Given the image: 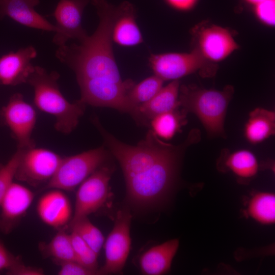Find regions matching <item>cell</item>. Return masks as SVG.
I'll use <instances>...</instances> for the list:
<instances>
[{
	"mask_svg": "<svg viewBox=\"0 0 275 275\" xmlns=\"http://www.w3.org/2000/svg\"><path fill=\"white\" fill-rule=\"evenodd\" d=\"M92 121L105 147L122 169L126 202L136 210L156 208L166 201L175 185L185 151L200 139L199 130L194 129L182 143L175 145L163 142L150 129L143 140L131 145L105 129L98 118Z\"/></svg>",
	"mask_w": 275,
	"mask_h": 275,
	"instance_id": "6da1fadb",
	"label": "cell"
},
{
	"mask_svg": "<svg viewBox=\"0 0 275 275\" xmlns=\"http://www.w3.org/2000/svg\"><path fill=\"white\" fill-rule=\"evenodd\" d=\"M99 17L98 25L79 44L58 46L56 57L75 73L86 105L106 107L132 114L127 93L135 84L122 80L113 49L112 27L117 6L106 0H91Z\"/></svg>",
	"mask_w": 275,
	"mask_h": 275,
	"instance_id": "7a4b0ae2",
	"label": "cell"
},
{
	"mask_svg": "<svg viewBox=\"0 0 275 275\" xmlns=\"http://www.w3.org/2000/svg\"><path fill=\"white\" fill-rule=\"evenodd\" d=\"M59 77L57 71L48 72L43 67L35 66L27 82L33 88L36 106L55 118L57 130L69 134L77 126L86 104L79 100L71 103L66 99L58 84Z\"/></svg>",
	"mask_w": 275,
	"mask_h": 275,
	"instance_id": "3957f363",
	"label": "cell"
},
{
	"mask_svg": "<svg viewBox=\"0 0 275 275\" xmlns=\"http://www.w3.org/2000/svg\"><path fill=\"white\" fill-rule=\"evenodd\" d=\"M233 92L230 85L222 91L182 85L179 89L180 107L186 113L195 114L209 136L224 137L225 118Z\"/></svg>",
	"mask_w": 275,
	"mask_h": 275,
	"instance_id": "277c9868",
	"label": "cell"
},
{
	"mask_svg": "<svg viewBox=\"0 0 275 275\" xmlns=\"http://www.w3.org/2000/svg\"><path fill=\"white\" fill-rule=\"evenodd\" d=\"M111 155L104 146L63 157L52 178L41 189L72 191L95 171L105 164Z\"/></svg>",
	"mask_w": 275,
	"mask_h": 275,
	"instance_id": "5b68a950",
	"label": "cell"
},
{
	"mask_svg": "<svg viewBox=\"0 0 275 275\" xmlns=\"http://www.w3.org/2000/svg\"><path fill=\"white\" fill-rule=\"evenodd\" d=\"M211 62L197 48L188 53L151 54L149 58L154 74L164 81L178 80L197 72L203 77L213 76L217 67Z\"/></svg>",
	"mask_w": 275,
	"mask_h": 275,
	"instance_id": "8992f818",
	"label": "cell"
},
{
	"mask_svg": "<svg viewBox=\"0 0 275 275\" xmlns=\"http://www.w3.org/2000/svg\"><path fill=\"white\" fill-rule=\"evenodd\" d=\"M114 169L104 164L95 171L80 185L76 194L74 214L70 222L95 212L111 197L109 181Z\"/></svg>",
	"mask_w": 275,
	"mask_h": 275,
	"instance_id": "52a82bcc",
	"label": "cell"
},
{
	"mask_svg": "<svg viewBox=\"0 0 275 275\" xmlns=\"http://www.w3.org/2000/svg\"><path fill=\"white\" fill-rule=\"evenodd\" d=\"M131 218L129 208L118 211L113 228L103 244L105 263L103 266L98 268L99 274L122 272L130 250Z\"/></svg>",
	"mask_w": 275,
	"mask_h": 275,
	"instance_id": "ba28073f",
	"label": "cell"
},
{
	"mask_svg": "<svg viewBox=\"0 0 275 275\" xmlns=\"http://www.w3.org/2000/svg\"><path fill=\"white\" fill-rule=\"evenodd\" d=\"M62 158L47 149L34 147L22 150L15 178L34 187L48 183L56 173Z\"/></svg>",
	"mask_w": 275,
	"mask_h": 275,
	"instance_id": "9c48e42d",
	"label": "cell"
},
{
	"mask_svg": "<svg viewBox=\"0 0 275 275\" xmlns=\"http://www.w3.org/2000/svg\"><path fill=\"white\" fill-rule=\"evenodd\" d=\"M1 114L3 122L16 140L18 149L35 147L32 134L36 123V112L33 106L24 100L22 94L13 95L2 109Z\"/></svg>",
	"mask_w": 275,
	"mask_h": 275,
	"instance_id": "30bf717a",
	"label": "cell"
},
{
	"mask_svg": "<svg viewBox=\"0 0 275 275\" xmlns=\"http://www.w3.org/2000/svg\"><path fill=\"white\" fill-rule=\"evenodd\" d=\"M91 0H60L51 15L56 20L57 31L52 41L58 46L68 41H80L88 35L82 28L81 19L85 8Z\"/></svg>",
	"mask_w": 275,
	"mask_h": 275,
	"instance_id": "8fae6325",
	"label": "cell"
},
{
	"mask_svg": "<svg viewBox=\"0 0 275 275\" xmlns=\"http://www.w3.org/2000/svg\"><path fill=\"white\" fill-rule=\"evenodd\" d=\"M35 195L26 187L13 182L10 184L0 205V230L11 233L25 215Z\"/></svg>",
	"mask_w": 275,
	"mask_h": 275,
	"instance_id": "7c38bea8",
	"label": "cell"
},
{
	"mask_svg": "<svg viewBox=\"0 0 275 275\" xmlns=\"http://www.w3.org/2000/svg\"><path fill=\"white\" fill-rule=\"evenodd\" d=\"M37 56L35 48L29 45L0 57V85L16 86L27 82L35 66L32 61Z\"/></svg>",
	"mask_w": 275,
	"mask_h": 275,
	"instance_id": "4fadbf2b",
	"label": "cell"
},
{
	"mask_svg": "<svg viewBox=\"0 0 275 275\" xmlns=\"http://www.w3.org/2000/svg\"><path fill=\"white\" fill-rule=\"evenodd\" d=\"M196 48L208 61L217 62L226 59L239 46L228 30L212 25L201 30Z\"/></svg>",
	"mask_w": 275,
	"mask_h": 275,
	"instance_id": "5bb4252c",
	"label": "cell"
},
{
	"mask_svg": "<svg viewBox=\"0 0 275 275\" xmlns=\"http://www.w3.org/2000/svg\"><path fill=\"white\" fill-rule=\"evenodd\" d=\"M39 3L40 0H0V20L8 17L28 28L56 33L55 25L36 11Z\"/></svg>",
	"mask_w": 275,
	"mask_h": 275,
	"instance_id": "9a60e30c",
	"label": "cell"
},
{
	"mask_svg": "<svg viewBox=\"0 0 275 275\" xmlns=\"http://www.w3.org/2000/svg\"><path fill=\"white\" fill-rule=\"evenodd\" d=\"M179 89V80H172L149 101L138 106L132 118L138 124L149 125L154 117L180 107Z\"/></svg>",
	"mask_w": 275,
	"mask_h": 275,
	"instance_id": "2e32d148",
	"label": "cell"
},
{
	"mask_svg": "<svg viewBox=\"0 0 275 275\" xmlns=\"http://www.w3.org/2000/svg\"><path fill=\"white\" fill-rule=\"evenodd\" d=\"M37 212L45 224L57 229L65 228L71 220L70 200L62 190L52 188L39 199Z\"/></svg>",
	"mask_w": 275,
	"mask_h": 275,
	"instance_id": "e0dca14e",
	"label": "cell"
},
{
	"mask_svg": "<svg viewBox=\"0 0 275 275\" xmlns=\"http://www.w3.org/2000/svg\"><path fill=\"white\" fill-rule=\"evenodd\" d=\"M135 18V10L130 3L124 2L117 6L112 31L113 42L124 47L133 46L143 42Z\"/></svg>",
	"mask_w": 275,
	"mask_h": 275,
	"instance_id": "ac0fdd59",
	"label": "cell"
},
{
	"mask_svg": "<svg viewBox=\"0 0 275 275\" xmlns=\"http://www.w3.org/2000/svg\"><path fill=\"white\" fill-rule=\"evenodd\" d=\"M179 245V240L173 239L147 250L139 259L142 273L146 275H161L168 272Z\"/></svg>",
	"mask_w": 275,
	"mask_h": 275,
	"instance_id": "d6986e66",
	"label": "cell"
},
{
	"mask_svg": "<svg viewBox=\"0 0 275 275\" xmlns=\"http://www.w3.org/2000/svg\"><path fill=\"white\" fill-rule=\"evenodd\" d=\"M275 114L264 108H257L249 114L244 127V135L251 143L257 144L274 134Z\"/></svg>",
	"mask_w": 275,
	"mask_h": 275,
	"instance_id": "ffe728a7",
	"label": "cell"
},
{
	"mask_svg": "<svg viewBox=\"0 0 275 275\" xmlns=\"http://www.w3.org/2000/svg\"><path fill=\"white\" fill-rule=\"evenodd\" d=\"M38 248L44 257L51 258L57 265L75 261L70 235L65 228L58 229V232L49 242H39Z\"/></svg>",
	"mask_w": 275,
	"mask_h": 275,
	"instance_id": "44dd1931",
	"label": "cell"
},
{
	"mask_svg": "<svg viewBox=\"0 0 275 275\" xmlns=\"http://www.w3.org/2000/svg\"><path fill=\"white\" fill-rule=\"evenodd\" d=\"M179 109L159 115L150 121L151 129L160 139H171L186 124L187 113Z\"/></svg>",
	"mask_w": 275,
	"mask_h": 275,
	"instance_id": "7402d4cb",
	"label": "cell"
},
{
	"mask_svg": "<svg viewBox=\"0 0 275 275\" xmlns=\"http://www.w3.org/2000/svg\"><path fill=\"white\" fill-rule=\"evenodd\" d=\"M227 154L223 156L225 167L240 179H251L256 175L259 164L252 152L243 149Z\"/></svg>",
	"mask_w": 275,
	"mask_h": 275,
	"instance_id": "603a6c76",
	"label": "cell"
},
{
	"mask_svg": "<svg viewBox=\"0 0 275 275\" xmlns=\"http://www.w3.org/2000/svg\"><path fill=\"white\" fill-rule=\"evenodd\" d=\"M246 213L257 222L264 225L275 221V196L268 192H259L250 199Z\"/></svg>",
	"mask_w": 275,
	"mask_h": 275,
	"instance_id": "cb8c5ba5",
	"label": "cell"
},
{
	"mask_svg": "<svg viewBox=\"0 0 275 275\" xmlns=\"http://www.w3.org/2000/svg\"><path fill=\"white\" fill-rule=\"evenodd\" d=\"M164 80L154 74L139 83L134 84L127 93V99L133 109L151 99L162 87Z\"/></svg>",
	"mask_w": 275,
	"mask_h": 275,
	"instance_id": "d4e9b609",
	"label": "cell"
},
{
	"mask_svg": "<svg viewBox=\"0 0 275 275\" xmlns=\"http://www.w3.org/2000/svg\"><path fill=\"white\" fill-rule=\"evenodd\" d=\"M71 231L75 232L97 254L103 245L104 237L88 216L69 223Z\"/></svg>",
	"mask_w": 275,
	"mask_h": 275,
	"instance_id": "484cf974",
	"label": "cell"
},
{
	"mask_svg": "<svg viewBox=\"0 0 275 275\" xmlns=\"http://www.w3.org/2000/svg\"><path fill=\"white\" fill-rule=\"evenodd\" d=\"M70 234L75 255V261L81 265L93 270H98V255L74 231Z\"/></svg>",
	"mask_w": 275,
	"mask_h": 275,
	"instance_id": "4316f807",
	"label": "cell"
},
{
	"mask_svg": "<svg viewBox=\"0 0 275 275\" xmlns=\"http://www.w3.org/2000/svg\"><path fill=\"white\" fill-rule=\"evenodd\" d=\"M22 153L17 149L5 165L0 169V205L9 187L15 178V174Z\"/></svg>",
	"mask_w": 275,
	"mask_h": 275,
	"instance_id": "83f0119b",
	"label": "cell"
},
{
	"mask_svg": "<svg viewBox=\"0 0 275 275\" xmlns=\"http://www.w3.org/2000/svg\"><path fill=\"white\" fill-rule=\"evenodd\" d=\"M255 6L256 14L262 22L268 25H274L275 0H264Z\"/></svg>",
	"mask_w": 275,
	"mask_h": 275,
	"instance_id": "f1b7e54d",
	"label": "cell"
},
{
	"mask_svg": "<svg viewBox=\"0 0 275 275\" xmlns=\"http://www.w3.org/2000/svg\"><path fill=\"white\" fill-rule=\"evenodd\" d=\"M60 269L59 275H95L99 274L98 270L88 268L76 261H68L58 264Z\"/></svg>",
	"mask_w": 275,
	"mask_h": 275,
	"instance_id": "f546056e",
	"label": "cell"
},
{
	"mask_svg": "<svg viewBox=\"0 0 275 275\" xmlns=\"http://www.w3.org/2000/svg\"><path fill=\"white\" fill-rule=\"evenodd\" d=\"M6 273L9 275H43L44 271L41 268L25 265L21 259L7 270Z\"/></svg>",
	"mask_w": 275,
	"mask_h": 275,
	"instance_id": "4dcf8cb0",
	"label": "cell"
},
{
	"mask_svg": "<svg viewBox=\"0 0 275 275\" xmlns=\"http://www.w3.org/2000/svg\"><path fill=\"white\" fill-rule=\"evenodd\" d=\"M21 259L20 256L11 253L0 239V270H8Z\"/></svg>",
	"mask_w": 275,
	"mask_h": 275,
	"instance_id": "1f68e13d",
	"label": "cell"
},
{
	"mask_svg": "<svg viewBox=\"0 0 275 275\" xmlns=\"http://www.w3.org/2000/svg\"><path fill=\"white\" fill-rule=\"evenodd\" d=\"M172 8L180 11H187L191 9L198 0H165Z\"/></svg>",
	"mask_w": 275,
	"mask_h": 275,
	"instance_id": "d6a6232c",
	"label": "cell"
},
{
	"mask_svg": "<svg viewBox=\"0 0 275 275\" xmlns=\"http://www.w3.org/2000/svg\"><path fill=\"white\" fill-rule=\"evenodd\" d=\"M263 1L264 0H245L248 3L254 5H256Z\"/></svg>",
	"mask_w": 275,
	"mask_h": 275,
	"instance_id": "836d02e7",
	"label": "cell"
},
{
	"mask_svg": "<svg viewBox=\"0 0 275 275\" xmlns=\"http://www.w3.org/2000/svg\"><path fill=\"white\" fill-rule=\"evenodd\" d=\"M3 166V164H2L1 163H0V169Z\"/></svg>",
	"mask_w": 275,
	"mask_h": 275,
	"instance_id": "e575fe53",
	"label": "cell"
}]
</instances>
